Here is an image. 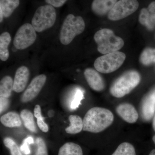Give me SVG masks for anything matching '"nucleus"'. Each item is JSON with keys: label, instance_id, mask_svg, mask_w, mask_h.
I'll return each instance as SVG.
<instances>
[{"label": "nucleus", "instance_id": "9", "mask_svg": "<svg viewBox=\"0 0 155 155\" xmlns=\"http://www.w3.org/2000/svg\"><path fill=\"white\" fill-rule=\"evenodd\" d=\"M47 80L44 74L38 75L32 79L21 97V101L27 103L33 100L38 95L43 87Z\"/></svg>", "mask_w": 155, "mask_h": 155}, {"label": "nucleus", "instance_id": "34", "mask_svg": "<svg viewBox=\"0 0 155 155\" xmlns=\"http://www.w3.org/2000/svg\"><path fill=\"white\" fill-rule=\"evenodd\" d=\"M149 155H155V149L152 150L150 153Z\"/></svg>", "mask_w": 155, "mask_h": 155}, {"label": "nucleus", "instance_id": "28", "mask_svg": "<svg viewBox=\"0 0 155 155\" xmlns=\"http://www.w3.org/2000/svg\"><path fill=\"white\" fill-rule=\"evenodd\" d=\"M84 99L83 91L80 89H78L75 92L74 98L71 102L70 107L72 110H76L81 104V101Z\"/></svg>", "mask_w": 155, "mask_h": 155}, {"label": "nucleus", "instance_id": "7", "mask_svg": "<svg viewBox=\"0 0 155 155\" xmlns=\"http://www.w3.org/2000/svg\"><path fill=\"white\" fill-rule=\"evenodd\" d=\"M139 6L137 0H119L108 13V19L112 21L124 19L135 12Z\"/></svg>", "mask_w": 155, "mask_h": 155}, {"label": "nucleus", "instance_id": "32", "mask_svg": "<svg viewBox=\"0 0 155 155\" xmlns=\"http://www.w3.org/2000/svg\"><path fill=\"white\" fill-rule=\"evenodd\" d=\"M148 95L149 96L151 99H152L153 101L155 102V89L153 90L152 91H151Z\"/></svg>", "mask_w": 155, "mask_h": 155}, {"label": "nucleus", "instance_id": "35", "mask_svg": "<svg viewBox=\"0 0 155 155\" xmlns=\"http://www.w3.org/2000/svg\"><path fill=\"white\" fill-rule=\"evenodd\" d=\"M153 141L154 143L155 144V135L153 136Z\"/></svg>", "mask_w": 155, "mask_h": 155}, {"label": "nucleus", "instance_id": "31", "mask_svg": "<svg viewBox=\"0 0 155 155\" xmlns=\"http://www.w3.org/2000/svg\"><path fill=\"white\" fill-rule=\"evenodd\" d=\"M0 102H1L0 112H1V114H2L8 107L9 104L8 98L0 97Z\"/></svg>", "mask_w": 155, "mask_h": 155}, {"label": "nucleus", "instance_id": "33", "mask_svg": "<svg viewBox=\"0 0 155 155\" xmlns=\"http://www.w3.org/2000/svg\"><path fill=\"white\" fill-rule=\"evenodd\" d=\"M153 128L154 130L155 131V115L154 116V117L153 118Z\"/></svg>", "mask_w": 155, "mask_h": 155}, {"label": "nucleus", "instance_id": "2", "mask_svg": "<svg viewBox=\"0 0 155 155\" xmlns=\"http://www.w3.org/2000/svg\"><path fill=\"white\" fill-rule=\"evenodd\" d=\"M94 39L97 45L98 51L103 54L118 51L124 45L123 40L108 28L98 31L95 34Z\"/></svg>", "mask_w": 155, "mask_h": 155}, {"label": "nucleus", "instance_id": "13", "mask_svg": "<svg viewBox=\"0 0 155 155\" xmlns=\"http://www.w3.org/2000/svg\"><path fill=\"white\" fill-rule=\"evenodd\" d=\"M117 114L122 119L128 123H135L138 119L139 115L135 107L131 104L123 103L116 108Z\"/></svg>", "mask_w": 155, "mask_h": 155}, {"label": "nucleus", "instance_id": "8", "mask_svg": "<svg viewBox=\"0 0 155 155\" xmlns=\"http://www.w3.org/2000/svg\"><path fill=\"white\" fill-rule=\"evenodd\" d=\"M36 31L32 25L25 23L18 29L13 41L14 47L18 50H24L33 45L36 40Z\"/></svg>", "mask_w": 155, "mask_h": 155}, {"label": "nucleus", "instance_id": "20", "mask_svg": "<svg viewBox=\"0 0 155 155\" xmlns=\"http://www.w3.org/2000/svg\"><path fill=\"white\" fill-rule=\"evenodd\" d=\"M19 0H0V11L5 18H8L19 6Z\"/></svg>", "mask_w": 155, "mask_h": 155}, {"label": "nucleus", "instance_id": "10", "mask_svg": "<svg viewBox=\"0 0 155 155\" xmlns=\"http://www.w3.org/2000/svg\"><path fill=\"white\" fill-rule=\"evenodd\" d=\"M139 21L148 30L155 27V1L150 3L147 8L141 9L139 16Z\"/></svg>", "mask_w": 155, "mask_h": 155}, {"label": "nucleus", "instance_id": "21", "mask_svg": "<svg viewBox=\"0 0 155 155\" xmlns=\"http://www.w3.org/2000/svg\"><path fill=\"white\" fill-rule=\"evenodd\" d=\"M14 80L9 75H6L0 81V97L9 98L13 91Z\"/></svg>", "mask_w": 155, "mask_h": 155}, {"label": "nucleus", "instance_id": "3", "mask_svg": "<svg viewBox=\"0 0 155 155\" xmlns=\"http://www.w3.org/2000/svg\"><path fill=\"white\" fill-rule=\"evenodd\" d=\"M139 73L134 70L125 72L117 78L110 89L111 94L116 98H121L128 94L140 82Z\"/></svg>", "mask_w": 155, "mask_h": 155}, {"label": "nucleus", "instance_id": "4", "mask_svg": "<svg viewBox=\"0 0 155 155\" xmlns=\"http://www.w3.org/2000/svg\"><path fill=\"white\" fill-rule=\"evenodd\" d=\"M85 22L80 16L75 17L72 14L67 15L61 26L60 40L63 45H69L77 35L83 32Z\"/></svg>", "mask_w": 155, "mask_h": 155}, {"label": "nucleus", "instance_id": "19", "mask_svg": "<svg viewBox=\"0 0 155 155\" xmlns=\"http://www.w3.org/2000/svg\"><path fill=\"white\" fill-rule=\"evenodd\" d=\"M20 116L24 126L27 129L33 133L38 132L33 114L30 111L24 109L20 112Z\"/></svg>", "mask_w": 155, "mask_h": 155}, {"label": "nucleus", "instance_id": "5", "mask_svg": "<svg viewBox=\"0 0 155 155\" xmlns=\"http://www.w3.org/2000/svg\"><path fill=\"white\" fill-rule=\"evenodd\" d=\"M56 18V10L53 6L47 5L40 6L35 13L31 25L37 32H42L52 27Z\"/></svg>", "mask_w": 155, "mask_h": 155}, {"label": "nucleus", "instance_id": "22", "mask_svg": "<svg viewBox=\"0 0 155 155\" xmlns=\"http://www.w3.org/2000/svg\"><path fill=\"white\" fill-rule=\"evenodd\" d=\"M58 155H83V152L79 145L67 142L60 148Z\"/></svg>", "mask_w": 155, "mask_h": 155}, {"label": "nucleus", "instance_id": "6", "mask_svg": "<svg viewBox=\"0 0 155 155\" xmlns=\"http://www.w3.org/2000/svg\"><path fill=\"white\" fill-rule=\"evenodd\" d=\"M124 53L116 51L109 53L97 58L94 63L95 69L103 73H110L119 69L125 61Z\"/></svg>", "mask_w": 155, "mask_h": 155}, {"label": "nucleus", "instance_id": "14", "mask_svg": "<svg viewBox=\"0 0 155 155\" xmlns=\"http://www.w3.org/2000/svg\"><path fill=\"white\" fill-rule=\"evenodd\" d=\"M117 2V0H94L91 10L96 15L104 16L109 13Z\"/></svg>", "mask_w": 155, "mask_h": 155}, {"label": "nucleus", "instance_id": "24", "mask_svg": "<svg viewBox=\"0 0 155 155\" xmlns=\"http://www.w3.org/2000/svg\"><path fill=\"white\" fill-rule=\"evenodd\" d=\"M112 155H136L135 148L132 144L127 142L119 145Z\"/></svg>", "mask_w": 155, "mask_h": 155}, {"label": "nucleus", "instance_id": "18", "mask_svg": "<svg viewBox=\"0 0 155 155\" xmlns=\"http://www.w3.org/2000/svg\"><path fill=\"white\" fill-rule=\"evenodd\" d=\"M70 125L65 129L69 134H76L83 130V121L81 117L78 115H70L69 117Z\"/></svg>", "mask_w": 155, "mask_h": 155}, {"label": "nucleus", "instance_id": "26", "mask_svg": "<svg viewBox=\"0 0 155 155\" xmlns=\"http://www.w3.org/2000/svg\"><path fill=\"white\" fill-rule=\"evenodd\" d=\"M3 142L5 146L10 149L11 155H22L18 146L14 140L10 137H5Z\"/></svg>", "mask_w": 155, "mask_h": 155}, {"label": "nucleus", "instance_id": "25", "mask_svg": "<svg viewBox=\"0 0 155 155\" xmlns=\"http://www.w3.org/2000/svg\"><path fill=\"white\" fill-rule=\"evenodd\" d=\"M34 115L37 119V124L39 128L42 132L47 133L48 131V126L44 122V118L42 116L41 108L39 105H36L34 109Z\"/></svg>", "mask_w": 155, "mask_h": 155}, {"label": "nucleus", "instance_id": "29", "mask_svg": "<svg viewBox=\"0 0 155 155\" xmlns=\"http://www.w3.org/2000/svg\"><path fill=\"white\" fill-rule=\"evenodd\" d=\"M33 138L31 137H28L25 139L23 141L22 144L20 147V151L25 155H28L30 154V150L29 149V145L33 143Z\"/></svg>", "mask_w": 155, "mask_h": 155}, {"label": "nucleus", "instance_id": "15", "mask_svg": "<svg viewBox=\"0 0 155 155\" xmlns=\"http://www.w3.org/2000/svg\"><path fill=\"white\" fill-rule=\"evenodd\" d=\"M0 121L6 127H20L22 125L20 116L15 112H10L2 115L0 118Z\"/></svg>", "mask_w": 155, "mask_h": 155}, {"label": "nucleus", "instance_id": "11", "mask_svg": "<svg viewBox=\"0 0 155 155\" xmlns=\"http://www.w3.org/2000/svg\"><path fill=\"white\" fill-rule=\"evenodd\" d=\"M97 72L92 68H87L84 72V77L92 89L101 91L104 89L105 85L102 78Z\"/></svg>", "mask_w": 155, "mask_h": 155}, {"label": "nucleus", "instance_id": "17", "mask_svg": "<svg viewBox=\"0 0 155 155\" xmlns=\"http://www.w3.org/2000/svg\"><path fill=\"white\" fill-rule=\"evenodd\" d=\"M11 38L8 32H4L0 35V59L1 61H6L9 57V52L8 49L11 43Z\"/></svg>", "mask_w": 155, "mask_h": 155}, {"label": "nucleus", "instance_id": "12", "mask_svg": "<svg viewBox=\"0 0 155 155\" xmlns=\"http://www.w3.org/2000/svg\"><path fill=\"white\" fill-rule=\"evenodd\" d=\"M30 72L25 66H22L17 69L14 80L13 91L20 93L25 89L29 79Z\"/></svg>", "mask_w": 155, "mask_h": 155}, {"label": "nucleus", "instance_id": "1", "mask_svg": "<svg viewBox=\"0 0 155 155\" xmlns=\"http://www.w3.org/2000/svg\"><path fill=\"white\" fill-rule=\"evenodd\" d=\"M114 120V114L110 110L94 107L87 111L84 118L83 130L99 133L111 125Z\"/></svg>", "mask_w": 155, "mask_h": 155}, {"label": "nucleus", "instance_id": "30", "mask_svg": "<svg viewBox=\"0 0 155 155\" xmlns=\"http://www.w3.org/2000/svg\"><path fill=\"white\" fill-rule=\"evenodd\" d=\"M46 2L55 8L62 7L68 0H45Z\"/></svg>", "mask_w": 155, "mask_h": 155}, {"label": "nucleus", "instance_id": "16", "mask_svg": "<svg viewBox=\"0 0 155 155\" xmlns=\"http://www.w3.org/2000/svg\"><path fill=\"white\" fill-rule=\"evenodd\" d=\"M155 112V102L148 95L144 98L141 105V115L145 121H149Z\"/></svg>", "mask_w": 155, "mask_h": 155}, {"label": "nucleus", "instance_id": "23", "mask_svg": "<svg viewBox=\"0 0 155 155\" xmlns=\"http://www.w3.org/2000/svg\"><path fill=\"white\" fill-rule=\"evenodd\" d=\"M140 62L145 66H148L150 64L155 63V49L147 48L140 55Z\"/></svg>", "mask_w": 155, "mask_h": 155}, {"label": "nucleus", "instance_id": "27", "mask_svg": "<svg viewBox=\"0 0 155 155\" xmlns=\"http://www.w3.org/2000/svg\"><path fill=\"white\" fill-rule=\"evenodd\" d=\"M36 150L34 155H48L47 147L43 139L38 137L35 141Z\"/></svg>", "mask_w": 155, "mask_h": 155}]
</instances>
